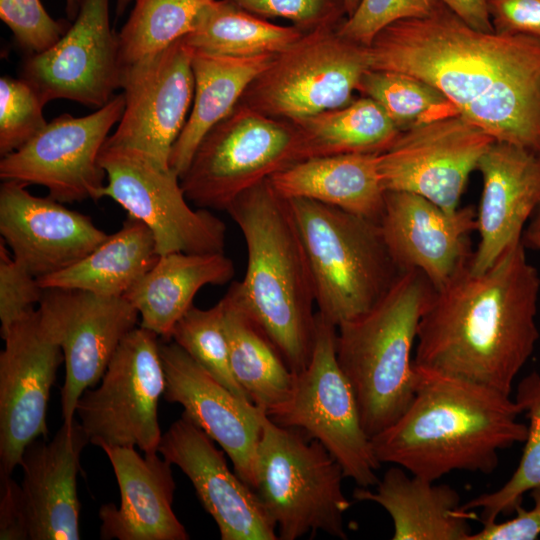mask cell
<instances>
[{
    "mask_svg": "<svg viewBox=\"0 0 540 540\" xmlns=\"http://www.w3.org/2000/svg\"><path fill=\"white\" fill-rule=\"evenodd\" d=\"M366 50L369 69L417 77L495 141L540 153V38L475 29L435 0L429 14L390 24Z\"/></svg>",
    "mask_w": 540,
    "mask_h": 540,
    "instance_id": "obj_1",
    "label": "cell"
},
{
    "mask_svg": "<svg viewBox=\"0 0 540 540\" xmlns=\"http://www.w3.org/2000/svg\"><path fill=\"white\" fill-rule=\"evenodd\" d=\"M469 266L433 289L419 322L414 365L511 395L540 337L539 273L522 241L483 272Z\"/></svg>",
    "mask_w": 540,
    "mask_h": 540,
    "instance_id": "obj_2",
    "label": "cell"
},
{
    "mask_svg": "<svg viewBox=\"0 0 540 540\" xmlns=\"http://www.w3.org/2000/svg\"><path fill=\"white\" fill-rule=\"evenodd\" d=\"M413 398L402 415L371 438L380 463L437 481L454 471L492 473L499 452L524 443L527 426L511 395L417 367Z\"/></svg>",
    "mask_w": 540,
    "mask_h": 540,
    "instance_id": "obj_3",
    "label": "cell"
},
{
    "mask_svg": "<svg viewBox=\"0 0 540 540\" xmlns=\"http://www.w3.org/2000/svg\"><path fill=\"white\" fill-rule=\"evenodd\" d=\"M226 211L247 248L241 281L227 290L266 333L294 374L308 365L315 337V288L289 202L269 179L236 197Z\"/></svg>",
    "mask_w": 540,
    "mask_h": 540,
    "instance_id": "obj_4",
    "label": "cell"
},
{
    "mask_svg": "<svg viewBox=\"0 0 540 540\" xmlns=\"http://www.w3.org/2000/svg\"><path fill=\"white\" fill-rule=\"evenodd\" d=\"M433 289L420 271H404L368 311L337 326V361L370 438L393 424L413 398V351Z\"/></svg>",
    "mask_w": 540,
    "mask_h": 540,
    "instance_id": "obj_5",
    "label": "cell"
},
{
    "mask_svg": "<svg viewBox=\"0 0 540 540\" xmlns=\"http://www.w3.org/2000/svg\"><path fill=\"white\" fill-rule=\"evenodd\" d=\"M287 200L309 260L318 312L338 326L368 311L402 273L379 222L311 199Z\"/></svg>",
    "mask_w": 540,
    "mask_h": 540,
    "instance_id": "obj_6",
    "label": "cell"
},
{
    "mask_svg": "<svg viewBox=\"0 0 540 540\" xmlns=\"http://www.w3.org/2000/svg\"><path fill=\"white\" fill-rule=\"evenodd\" d=\"M343 478L341 466L319 441L262 414L254 490L276 524L278 539L296 540L319 530L347 539L344 514L351 502Z\"/></svg>",
    "mask_w": 540,
    "mask_h": 540,
    "instance_id": "obj_7",
    "label": "cell"
},
{
    "mask_svg": "<svg viewBox=\"0 0 540 540\" xmlns=\"http://www.w3.org/2000/svg\"><path fill=\"white\" fill-rule=\"evenodd\" d=\"M309 158L294 122L238 103L202 139L180 183L197 208L226 210L249 188Z\"/></svg>",
    "mask_w": 540,
    "mask_h": 540,
    "instance_id": "obj_8",
    "label": "cell"
},
{
    "mask_svg": "<svg viewBox=\"0 0 540 540\" xmlns=\"http://www.w3.org/2000/svg\"><path fill=\"white\" fill-rule=\"evenodd\" d=\"M336 337L337 326L317 312L310 361L295 374L290 399L268 417L319 441L345 477L370 488L379 481L376 471L381 463L362 426L353 388L337 361Z\"/></svg>",
    "mask_w": 540,
    "mask_h": 540,
    "instance_id": "obj_9",
    "label": "cell"
},
{
    "mask_svg": "<svg viewBox=\"0 0 540 540\" xmlns=\"http://www.w3.org/2000/svg\"><path fill=\"white\" fill-rule=\"evenodd\" d=\"M368 69L366 47L341 36L338 27L318 29L276 54L239 103L296 121L350 103Z\"/></svg>",
    "mask_w": 540,
    "mask_h": 540,
    "instance_id": "obj_10",
    "label": "cell"
},
{
    "mask_svg": "<svg viewBox=\"0 0 540 540\" xmlns=\"http://www.w3.org/2000/svg\"><path fill=\"white\" fill-rule=\"evenodd\" d=\"M159 341L155 333L135 327L120 342L99 386L82 393L75 415L89 443L158 452V403L166 387Z\"/></svg>",
    "mask_w": 540,
    "mask_h": 540,
    "instance_id": "obj_11",
    "label": "cell"
},
{
    "mask_svg": "<svg viewBox=\"0 0 540 540\" xmlns=\"http://www.w3.org/2000/svg\"><path fill=\"white\" fill-rule=\"evenodd\" d=\"M99 164L108 197L151 230L159 255L224 252L226 226L209 209L189 205L180 176L170 166L131 148L104 145Z\"/></svg>",
    "mask_w": 540,
    "mask_h": 540,
    "instance_id": "obj_12",
    "label": "cell"
},
{
    "mask_svg": "<svg viewBox=\"0 0 540 540\" xmlns=\"http://www.w3.org/2000/svg\"><path fill=\"white\" fill-rule=\"evenodd\" d=\"M124 106V96L118 94L89 115L65 113L54 118L1 158V180L44 186L48 196L64 204L101 199L106 173L99 156Z\"/></svg>",
    "mask_w": 540,
    "mask_h": 540,
    "instance_id": "obj_13",
    "label": "cell"
},
{
    "mask_svg": "<svg viewBox=\"0 0 540 540\" xmlns=\"http://www.w3.org/2000/svg\"><path fill=\"white\" fill-rule=\"evenodd\" d=\"M43 333L62 350L65 380L60 404L64 423H72L82 393L102 379L139 313L125 297H108L79 289H44L38 304Z\"/></svg>",
    "mask_w": 540,
    "mask_h": 540,
    "instance_id": "obj_14",
    "label": "cell"
},
{
    "mask_svg": "<svg viewBox=\"0 0 540 540\" xmlns=\"http://www.w3.org/2000/svg\"><path fill=\"white\" fill-rule=\"evenodd\" d=\"M494 142L460 114L403 130L378 155L383 188L420 195L454 212L460 207L469 175Z\"/></svg>",
    "mask_w": 540,
    "mask_h": 540,
    "instance_id": "obj_15",
    "label": "cell"
},
{
    "mask_svg": "<svg viewBox=\"0 0 540 540\" xmlns=\"http://www.w3.org/2000/svg\"><path fill=\"white\" fill-rule=\"evenodd\" d=\"M124 111L104 145L142 151L169 165L194 96L192 51L183 38L122 68Z\"/></svg>",
    "mask_w": 540,
    "mask_h": 540,
    "instance_id": "obj_16",
    "label": "cell"
},
{
    "mask_svg": "<svg viewBox=\"0 0 540 540\" xmlns=\"http://www.w3.org/2000/svg\"><path fill=\"white\" fill-rule=\"evenodd\" d=\"M121 72L109 0H81L78 15L64 36L46 51L29 55L20 77L45 104L67 99L100 108L121 87Z\"/></svg>",
    "mask_w": 540,
    "mask_h": 540,
    "instance_id": "obj_17",
    "label": "cell"
},
{
    "mask_svg": "<svg viewBox=\"0 0 540 540\" xmlns=\"http://www.w3.org/2000/svg\"><path fill=\"white\" fill-rule=\"evenodd\" d=\"M1 337L0 473L12 475L26 446L48 435L47 406L64 355L43 333L37 309Z\"/></svg>",
    "mask_w": 540,
    "mask_h": 540,
    "instance_id": "obj_18",
    "label": "cell"
},
{
    "mask_svg": "<svg viewBox=\"0 0 540 540\" xmlns=\"http://www.w3.org/2000/svg\"><path fill=\"white\" fill-rule=\"evenodd\" d=\"M184 412L162 434L158 453L191 481L222 540H276V524L255 490L231 472L225 452Z\"/></svg>",
    "mask_w": 540,
    "mask_h": 540,
    "instance_id": "obj_19",
    "label": "cell"
},
{
    "mask_svg": "<svg viewBox=\"0 0 540 540\" xmlns=\"http://www.w3.org/2000/svg\"><path fill=\"white\" fill-rule=\"evenodd\" d=\"M379 225L400 271H420L435 290L470 265L473 206L448 212L420 195L386 191Z\"/></svg>",
    "mask_w": 540,
    "mask_h": 540,
    "instance_id": "obj_20",
    "label": "cell"
},
{
    "mask_svg": "<svg viewBox=\"0 0 540 540\" xmlns=\"http://www.w3.org/2000/svg\"><path fill=\"white\" fill-rule=\"evenodd\" d=\"M26 187L2 181L0 233L13 257L37 279L78 263L108 237L90 217Z\"/></svg>",
    "mask_w": 540,
    "mask_h": 540,
    "instance_id": "obj_21",
    "label": "cell"
},
{
    "mask_svg": "<svg viewBox=\"0 0 540 540\" xmlns=\"http://www.w3.org/2000/svg\"><path fill=\"white\" fill-rule=\"evenodd\" d=\"M159 349L166 378L164 399L180 404L224 450L234 472L254 489L264 412L220 384L174 341L160 339Z\"/></svg>",
    "mask_w": 540,
    "mask_h": 540,
    "instance_id": "obj_22",
    "label": "cell"
},
{
    "mask_svg": "<svg viewBox=\"0 0 540 540\" xmlns=\"http://www.w3.org/2000/svg\"><path fill=\"white\" fill-rule=\"evenodd\" d=\"M476 170L482 175L483 189L476 210L479 243L469 267L479 273L521 241L540 202V153L495 141Z\"/></svg>",
    "mask_w": 540,
    "mask_h": 540,
    "instance_id": "obj_23",
    "label": "cell"
},
{
    "mask_svg": "<svg viewBox=\"0 0 540 540\" xmlns=\"http://www.w3.org/2000/svg\"><path fill=\"white\" fill-rule=\"evenodd\" d=\"M89 443L81 424L64 423L50 441L29 443L20 460L30 540H79L77 475Z\"/></svg>",
    "mask_w": 540,
    "mask_h": 540,
    "instance_id": "obj_24",
    "label": "cell"
},
{
    "mask_svg": "<svg viewBox=\"0 0 540 540\" xmlns=\"http://www.w3.org/2000/svg\"><path fill=\"white\" fill-rule=\"evenodd\" d=\"M118 486L119 507L99 509L104 540H187L189 534L172 505L176 488L172 469L158 452L140 456L133 447H103Z\"/></svg>",
    "mask_w": 540,
    "mask_h": 540,
    "instance_id": "obj_25",
    "label": "cell"
},
{
    "mask_svg": "<svg viewBox=\"0 0 540 540\" xmlns=\"http://www.w3.org/2000/svg\"><path fill=\"white\" fill-rule=\"evenodd\" d=\"M357 487L353 498L375 502L390 515L393 540H468L474 512L460 509V495L447 484H436L393 465L375 485Z\"/></svg>",
    "mask_w": 540,
    "mask_h": 540,
    "instance_id": "obj_26",
    "label": "cell"
},
{
    "mask_svg": "<svg viewBox=\"0 0 540 540\" xmlns=\"http://www.w3.org/2000/svg\"><path fill=\"white\" fill-rule=\"evenodd\" d=\"M235 274L224 252L160 255L155 265L123 297L138 311L140 326L171 340L174 326L206 285H224Z\"/></svg>",
    "mask_w": 540,
    "mask_h": 540,
    "instance_id": "obj_27",
    "label": "cell"
},
{
    "mask_svg": "<svg viewBox=\"0 0 540 540\" xmlns=\"http://www.w3.org/2000/svg\"><path fill=\"white\" fill-rule=\"evenodd\" d=\"M378 155L312 157L274 174L269 181L285 199H311L379 222L386 191Z\"/></svg>",
    "mask_w": 540,
    "mask_h": 540,
    "instance_id": "obj_28",
    "label": "cell"
},
{
    "mask_svg": "<svg viewBox=\"0 0 540 540\" xmlns=\"http://www.w3.org/2000/svg\"><path fill=\"white\" fill-rule=\"evenodd\" d=\"M274 56L228 57L192 52L193 102L169 159L170 167L180 177L208 131L234 110Z\"/></svg>",
    "mask_w": 540,
    "mask_h": 540,
    "instance_id": "obj_29",
    "label": "cell"
},
{
    "mask_svg": "<svg viewBox=\"0 0 540 540\" xmlns=\"http://www.w3.org/2000/svg\"><path fill=\"white\" fill-rule=\"evenodd\" d=\"M151 230L127 216L122 227L78 263L38 278L43 289H79L101 296L123 297L157 262Z\"/></svg>",
    "mask_w": 540,
    "mask_h": 540,
    "instance_id": "obj_30",
    "label": "cell"
},
{
    "mask_svg": "<svg viewBox=\"0 0 540 540\" xmlns=\"http://www.w3.org/2000/svg\"><path fill=\"white\" fill-rule=\"evenodd\" d=\"M220 300L233 375L251 402L268 416L290 399L295 374L228 291Z\"/></svg>",
    "mask_w": 540,
    "mask_h": 540,
    "instance_id": "obj_31",
    "label": "cell"
},
{
    "mask_svg": "<svg viewBox=\"0 0 540 540\" xmlns=\"http://www.w3.org/2000/svg\"><path fill=\"white\" fill-rule=\"evenodd\" d=\"M304 34L293 25L271 23L228 0H213L200 11L183 41L195 53L253 57L276 55Z\"/></svg>",
    "mask_w": 540,
    "mask_h": 540,
    "instance_id": "obj_32",
    "label": "cell"
},
{
    "mask_svg": "<svg viewBox=\"0 0 540 540\" xmlns=\"http://www.w3.org/2000/svg\"><path fill=\"white\" fill-rule=\"evenodd\" d=\"M292 122L305 136L312 157L380 154L401 132L374 100L364 96L345 106Z\"/></svg>",
    "mask_w": 540,
    "mask_h": 540,
    "instance_id": "obj_33",
    "label": "cell"
},
{
    "mask_svg": "<svg viewBox=\"0 0 540 540\" xmlns=\"http://www.w3.org/2000/svg\"><path fill=\"white\" fill-rule=\"evenodd\" d=\"M213 0H135L118 33L121 70L169 47L191 32Z\"/></svg>",
    "mask_w": 540,
    "mask_h": 540,
    "instance_id": "obj_34",
    "label": "cell"
},
{
    "mask_svg": "<svg viewBox=\"0 0 540 540\" xmlns=\"http://www.w3.org/2000/svg\"><path fill=\"white\" fill-rule=\"evenodd\" d=\"M528 423L525 446L517 468L497 490L461 504L462 511L481 510V521L510 515L522 505L523 497L540 486V373L532 371L517 384L515 398Z\"/></svg>",
    "mask_w": 540,
    "mask_h": 540,
    "instance_id": "obj_35",
    "label": "cell"
},
{
    "mask_svg": "<svg viewBox=\"0 0 540 540\" xmlns=\"http://www.w3.org/2000/svg\"><path fill=\"white\" fill-rule=\"evenodd\" d=\"M357 91L374 100L400 131L458 114L437 88L402 72L368 69Z\"/></svg>",
    "mask_w": 540,
    "mask_h": 540,
    "instance_id": "obj_36",
    "label": "cell"
},
{
    "mask_svg": "<svg viewBox=\"0 0 540 540\" xmlns=\"http://www.w3.org/2000/svg\"><path fill=\"white\" fill-rule=\"evenodd\" d=\"M171 340L234 395L252 403L231 369L221 300L208 309L192 305L174 326Z\"/></svg>",
    "mask_w": 540,
    "mask_h": 540,
    "instance_id": "obj_37",
    "label": "cell"
},
{
    "mask_svg": "<svg viewBox=\"0 0 540 540\" xmlns=\"http://www.w3.org/2000/svg\"><path fill=\"white\" fill-rule=\"evenodd\" d=\"M45 103L35 88L23 78L0 79V155L19 149L46 125Z\"/></svg>",
    "mask_w": 540,
    "mask_h": 540,
    "instance_id": "obj_38",
    "label": "cell"
},
{
    "mask_svg": "<svg viewBox=\"0 0 540 540\" xmlns=\"http://www.w3.org/2000/svg\"><path fill=\"white\" fill-rule=\"evenodd\" d=\"M0 18L17 45L29 55L54 46L70 26L52 18L40 0H0Z\"/></svg>",
    "mask_w": 540,
    "mask_h": 540,
    "instance_id": "obj_39",
    "label": "cell"
},
{
    "mask_svg": "<svg viewBox=\"0 0 540 540\" xmlns=\"http://www.w3.org/2000/svg\"><path fill=\"white\" fill-rule=\"evenodd\" d=\"M435 0H361L354 13L338 27L341 36L368 47L377 34L390 24L422 17L432 10Z\"/></svg>",
    "mask_w": 540,
    "mask_h": 540,
    "instance_id": "obj_40",
    "label": "cell"
},
{
    "mask_svg": "<svg viewBox=\"0 0 540 540\" xmlns=\"http://www.w3.org/2000/svg\"><path fill=\"white\" fill-rule=\"evenodd\" d=\"M264 19L281 17L308 33L336 28L347 18L345 0H228Z\"/></svg>",
    "mask_w": 540,
    "mask_h": 540,
    "instance_id": "obj_41",
    "label": "cell"
},
{
    "mask_svg": "<svg viewBox=\"0 0 540 540\" xmlns=\"http://www.w3.org/2000/svg\"><path fill=\"white\" fill-rule=\"evenodd\" d=\"M0 239V321L1 336L19 319L35 310L44 289L21 265Z\"/></svg>",
    "mask_w": 540,
    "mask_h": 540,
    "instance_id": "obj_42",
    "label": "cell"
},
{
    "mask_svg": "<svg viewBox=\"0 0 540 540\" xmlns=\"http://www.w3.org/2000/svg\"><path fill=\"white\" fill-rule=\"evenodd\" d=\"M533 500L531 509L522 505L515 516L503 522L481 521L482 528L473 532L468 540H535L540 536V486L529 491Z\"/></svg>",
    "mask_w": 540,
    "mask_h": 540,
    "instance_id": "obj_43",
    "label": "cell"
},
{
    "mask_svg": "<svg viewBox=\"0 0 540 540\" xmlns=\"http://www.w3.org/2000/svg\"><path fill=\"white\" fill-rule=\"evenodd\" d=\"M495 32L540 38V0H488Z\"/></svg>",
    "mask_w": 540,
    "mask_h": 540,
    "instance_id": "obj_44",
    "label": "cell"
},
{
    "mask_svg": "<svg viewBox=\"0 0 540 540\" xmlns=\"http://www.w3.org/2000/svg\"><path fill=\"white\" fill-rule=\"evenodd\" d=\"M0 539L30 540L21 485L12 475L0 473Z\"/></svg>",
    "mask_w": 540,
    "mask_h": 540,
    "instance_id": "obj_45",
    "label": "cell"
},
{
    "mask_svg": "<svg viewBox=\"0 0 540 540\" xmlns=\"http://www.w3.org/2000/svg\"><path fill=\"white\" fill-rule=\"evenodd\" d=\"M471 27L494 31L489 13L488 0H440Z\"/></svg>",
    "mask_w": 540,
    "mask_h": 540,
    "instance_id": "obj_46",
    "label": "cell"
},
{
    "mask_svg": "<svg viewBox=\"0 0 540 540\" xmlns=\"http://www.w3.org/2000/svg\"><path fill=\"white\" fill-rule=\"evenodd\" d=\"M521 241L526 249L540 251V202L523 230Z\"/></svg>",
    "mask_w": 540,
    "mask_h": 540,
    "instance_id": "obj_47",
    "label": "cell"
},
{
    "mask_svg": "<svg viewBox=\"0 0 540 540\" xmlns=\"http://www.w3.org/2000/svg\"><path fill=\"white\" fill-rule=\"evenodd\" d=\"M66 14L69 21H74L80 9L81 0H65Z\"/></svg>",
    "mask_w": 540,
    "mask_h": 540,
    "instance_id": "obj_48",
    "label": "cell"
},
{
    "mask_svg": "<svg viewBox=\"0 0 540 540\" xmlns=\"http://www.w3.org/2000/svg\"><path fill=\"white\" fill-rule=\"evenodd\" d=\"M361 0H345L347 17L351 16L358 7Z\"/></svg>",
    "mask_w": 540,
    "mask_h": 540,
    "instance_id": "obj_49",
    "label": "cell"
},
{
    "mask_svg": "<svg viewBox=\"0 0 540 540\" xmlns=\"http://www.w3.org/2000/svg\"><path fill=\"white\" fill-rule=\"evenodd\" d=\"M132 0H116V14L122 15Z\"/></svg>",
    "mask_w": 540,
    "mask_h": 540,
    "instance_id": "obj_50",
    "label": "cell"
}]
</instances>
